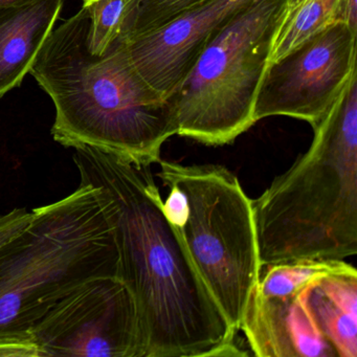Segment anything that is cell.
Masks as SVG:
<instances>
[{
	"label": "cell",
	"instance_id": "cell-1",
	"mask_svg": "<svg viewBox=\"0 0 357 357\" xmlns=\"http://www.w3.org/2000/svg\"><path fill=\"white\" fill-rule=\"evenodd\" d=\"M81 183L97 189L118 248L119 279L132 292L145 357L212 356L234 331L162 208L151 165L74 147Z\"/></svg>",
	"mask_w": 357,
	"mask_h": 357
},
{
	"label": "cell",
	"instance_id": "cell-2",
	"mask_svg": "<svg viewBox=\"0 0 357 357\" xmlns=\"http://www.w3.org/2000/svg\"><path fill=\"white\" fill-rule=\"evenodd\" d=\"M87 6L53 30L31 75L52 98V135L66 147L91 146L135 162L155 164L178 132L176 114L137 73L116 37L102 55L89 49Z\"/></svg>",
	"mask_w": 357,
	"mask_h": 357
},
{
	"label": "cell",
	"instance_id": "cell-3",
	"mask_svg": "<svg viewBox=\"0 0 357 357\" xmlns=\"http://www.w3.org/2000/svg\"><path fill=\"white\" fill-rule=\"evenodd\" d=\"M309 149L252 200L261 266L357 254V73Z\"/></svg>",
	"mask_w": 357,
	"mask_h": 357
},
{
	"label": "cell",
	"instance_id": "cell-4",
	"mask_svg": "<svg viewBox=\"0 0 357 357\" xmlns=\"http://www.w3.org/2000/svg\"><path fill=\"white\" fill-rule=\"evenodd\" d=\"M28 227L0 246V337L26 335L89 280L118 277V248L97 189L80 183L34 208Z\"/></svg>",
	"mask_w": 357,
	"mask_h": 357
},
{
	"label": "cell",
	"instance_id": "cell-5",
	"mask_svg": "<svg viewBox=\"0 0 357 357\" xmlns=\"http://www.w3.org/2000/svg\"><path fill=\"white\" fill-rule=\"evenodd\" d=\"M158 177L183 194L162 204L192 261L234 331L261 273L252 200L229 169L218 165L185 166L158 160Z\"/></svg>",
	"mask_w": 357,
	"mask_h": 357
},
{
	"label": "cell",
	"instance_id": "cell-6",
	"mask_svg": "<svg viewBox=\"0 0 357 357\" xmlns=\"http://www.w3.org/2000/svg\"><path fill=\"white\" fill-rule=\"evenodd\" d=\"M291 0H242L217 26L183 84L168 99L181 137L233 143L256 124L255 103Z\"/></svg>",
	"mask_w": 357,
	"mask_h": 357
},
{
	"label": "cell",
	"instance_id": "cell-7",
	"mask_svg": "<svg viewBox=\"0 0 357 357\" xmlns=\"http://www.w3.org/2000/svg\"><path fill=\"white\" fill-rule=\"evenodd\" d=\"M29 333L41 357H145L137 302L118 277L85 282Z\"/></svg>",
	"mask_w": 357,
	"mask_h": 357
},
{
	"label": "cell",
	"instance_id": "cell-8",
	"mask_svg": "<svg viewBox=\"0 0 357 357\" xmlns=\"http://www.w3.org/2000/svg\"><path fill=\"white\" fill-rule=\"evenodd\" d=\"M356 37L334 22L267 66L255 103V122L284 116L319 124L356 73Z\"/></svg>",
	"mask_w": 357,
	"mask_h": 357
},
{
	"label": "cell",
	"instance_id": "cell-9",
	"mask_svg": "<svg viewBox=\"0 0 357 357\" xmlns=\"http://www.w3.org/2000/svg\"><path fill=\"white\" fill-rule=\"evenodd\" d=\"M241 1L214 0L160 28L122 40L135 70L168 100L187 80L218 24Z\"/></svg>",
	"mask_w": 357,
	"mask_h": 357
},
{
	"label": "cell",
	"instance_id": "cell-10",
	"mask_svg": "<svg viewBox=\"0 0 357 357\" xmlns=\"http://www.w3.org/2000/svg\"><path fill=\"white\" fill-rule=\"evenodd\" d=\"M240 329L258 357H337L315 324L302 291L263 298L254 288Z\"/></svg>",
	"mask_w": 357,
	"mask_h": 357
},
{
	"label": "cell",
	"instance_id": "cell-11",
	"mask_svg": "<svg viewBox=\"0 0 357 357\" xmlns=\"http://www.w3.org/2000/svg\"><path fill=\"white\" fill-rule=\"evenodd\" d=\"M63 0L0 9V98L20 86L59 17Z\"/></svg>",
	"mask_w": 357,
	"mask_h": 357
},
{
	"label": "cell",
	"instance_id": "cell-12",
	"mask_svg": "<svg viewBox=\"0 0 357 357\" xmlns=\"http://www.w3.org/2000/svg\"><path fill=\"white\" fill-rule=\"evenodd\" d=\"M324 337L337 357L357 356V271L352 265L324 275L302 290Z\"/></svg>",
	"mask_w": 357,
	"mask_h": 357
},
{
	"label": "cell",
	"instance_id": "cell-13",
	"mask_svg": "<svg viewBox=\"0 0 357 357\" xmlns=\"http://www.w3.org/2000/svg\"><path fill=\"white\" fill-rule=\"evenodd\" d=\"M340 3V0H291L278 30L269 64L337 22Z\"/></svg>",
	"mask_w": 357,
	"mask_h": 357
},
{
	"label": "cell",
	"instance_id": "cell-14",
	"mask_svg": "<svg viewBox=\"0 0 357 357\" xmlns=\"http://www.w3.org/2000/svg\"><path fill=\"white\" fill-rule=\"evenodd\" d=\"M344 260L301 259L266 265L255 290L263 298L294 296L315 280L349 266Z\"/></svg>",
	"mask_w": 357,
	"mask_h": 357
},
{
	"label": "cell",
	"instance_id": "cell-15",
	"mask_svg": "<svg viewBox=\"0 0 357 357\" xmlns=\"http://www.w3.org/2000/svg\"><path fill=\"white\" fill-rule=\"evenodd\" d=\"M214 0H127L119 38L126 40L164 26Z\"/></svg>",
	"mask_w": 357,
	"mask_h": 357
},
{
	"label": "cell",
	"instance_id": "cell-16",
	"mask_svg": "<svg viewBox=\"0 0 357 357\" xmlns=\"http://www.w3.org/2000/svg\"><path fill=\"white\" fill-rule=\"evenodd\" d=\"M127 0H86L89 10V49L102 55L118 37Z\"/></svg>",
	"mask_w": 357,
	"mask_h": 357
},
{
	"label": "cell",
	"instance_id": "cell-17",
	"mask_svg": "<svg viewBox=\"0 0 357 357\" xmlns=\"http://www.w3.org/2000/svg\"><path fill=\"white\" fill-rule=\"evenodd\" d=\"M32 219L33 212H28L24 208H14L7 214L0 215V246L28 227Z\"/></svg>",
	"mask_w": 357,
	"mask_h": 357
},
{
	"label": "cell",
	"instance_id": "cell-18",
	"mask_svg": "<svg viewBox=\"0 0 357 357\" xmlns=\"http://www.w3.org/2000/svg\"><path fill=\"white\" fill-rule=\"evenodd\" d=\"M338 22L348 24L353 32L357 33V0H340Z\"/></svg>",
	"mask_w": 357,
	"mask_h": 357
},
{
	"label": "cell",
	"instance_id": "cell-19",
	"mask_svg": "<svg viewBox=\"0 0 357 357\" xmlns=\"http://www.w3.org/2000/svg\"><path fill=\"white\" fill-rule=\"evenodd\" d=\"M32 0H0V9L1 8L14 7V6L24 5Z\"/></svg>",
	"mask_w": 357,
	"mask_h": 357
},
{
	"label": "cell",
	"instance_id": "cell-20",
	"mask_svg": "<svg viewBox=\"0 0 357 357\" xmlns=\"http://www.w3.org/2000/svg\"><path fill=\"white\" fill-rule=\"evenodd\" d=\"M84 1H86V0H84Z\"/></svg>",
	"mask_w": 357,
	"mask_h": 357
}]
</instances>
